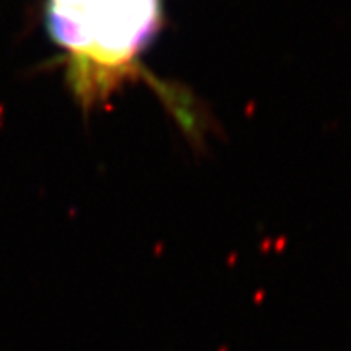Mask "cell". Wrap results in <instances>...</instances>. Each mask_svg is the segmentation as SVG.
I'll return each instance as SVG.
<instances>
[{
    "instance_id": "obj_1",
    "label": "cell",
    "mask_w": 351,
    "mask_h": 351,
    "mask_svg": "<svg viewBox=\"0 0 351 351\" xmlns=\"http://www.w3.org/2000/svg\"><path fill=\"white\" fill-rule=\"evenodd\" d=\"M160 20L161 0H49L47 28L82 103L103 99L130 75Z\"/></svg>"
}]
</instances>
